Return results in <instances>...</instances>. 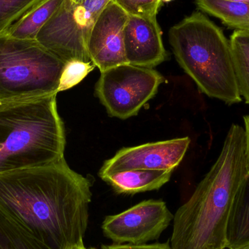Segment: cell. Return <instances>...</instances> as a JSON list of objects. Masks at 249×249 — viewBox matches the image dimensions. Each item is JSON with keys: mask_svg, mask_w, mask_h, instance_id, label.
<instances>
[{"mask_svg": "<svg viewBox=\"0 0 249 249\" xmlns=\"http://www.w3.org/2000/svg\"><path fill=\"white\" fill-rule=\"evenodd\" d=\"M92 183L58 162L0 174V212L51 249L84 244Z\"/></svg>", "mask_w": 249, "mask_h": 249, "instance_id": "6da1fadb", "label": "cell"}, {"mask_svg": "<svg viewBox=\"0 0 249 249\" xmlns=\"http://www.w3.org/2000/svg\"><path fill=\"white\" fill-rule=\"evenodd\" d=\"M249 174L245 128L229 129L216 162L174 216L171 249H225L230 211Z\"/></svg>", "mask_w": 249, "mask_h": 249, "instance_id": "7a4b0ae2", "label": "cell"}, {"mask_svg": "<svg viewBox=\"0 0 249 249\" xmlns=\"http://www.w3.org/2000/svg\"><path fill=\"white\" fill-rule=\"evenodd\" d=\"M56 96L0 99V174L64 158L65 132Z\"/></svg>", "mask_w": 249, "mask_h": 249, "instance_id": "3957f363", "label": "cell"}, {"mask_svg": "<svg viewBox=\"0 0 249 249\" xmlns=\"http://www.w3.org/2000/svg\"><path fill=\"white\" fill-rule=\"evenodd\" d=\"M169 42L181 68L209 97L241 102L231 42L210 19L196 12L174 25Z\"/></svg>", "mask_w": 249, "mask_h": 249, "instance_id": "277c9868", "label": "cell"}, {"mask_svg": "<svg viewBox=\"0 0 249 249\" xmlns=\"http://www.w3.org/2000/svg\"><path fill=\"white\" fill-rule=\"evenodd\" d=\"M65 64L36 40L0 33V99L58 94Z\"/></svg>", "mask_w": 249, "mask_h": 249, "instance_id": "5b68a950", "label": "cell"}, {"mask_svg": "<svg viewBox=\"0 0 249 249\" xmlns=\"http://www.w3.org/2000/svg\"><path fill=\"white\" fill-rule=\"evenodd\" d=\"M112 0H64L35 40L64 62L90 63L87 43L92 28Z\"/></svg>", "mask_w": 249, "mask_h": 249, "instance_id": "8992f818", "label": "cell"}, {"mask_svg": "<svg viewBox=\"0 0 249 249\" xmlns=\"http://www.w3.org/2000/svg\"><path fill=\"white\" fill-rule=\"evenodd\" d=\"M165 81L154 69L124 64L101 72L95 93L109 116L125 120L137 115Z\"/></svg>", "mask_w": 249, "mask_h": 249, "instance_id": "52a82bcc", "label": "cell"}, {"mask_svg": "<svg viewBox=\"0 0 249 249\" xmlns=\"http://www.w3.org/2000/svg\"><path fill=\"white\" fill-rule=\"evenodd\" d=\"M174 220L166 203L148 200L107 216L102 225L104 235L118 244H144L158 239Z\"/></svg>", "mask_w": 249, "mask_h": 249, "instance_id": "ba28073f", "label": "cell"}, {"mask_svg": "<svg viewBox=\"0 0 249 249\" xmlns=\"http://www.w3.org/2000/svg\"><path fill=\"white\" fill-rule=\"evenodd\" d=\"M189 137L123 148L101 168V178L127 171H172L182 161L190 144Z\"/></svg>", "mask_w": 249, "mask_h": 249, "instance_id": "9c48e42d", "label": "cell"}, {"mask_svg": "<svg viewBox=\"0 0 249 249\" xmlns=\"http://www.w3.org/2000/svg\"><path fill=\"white\" fill-rule=\"evenodd\" d=\"M128 14L114 0L96 19L87 43L91 62L101 72L127 64L124 55V32Z\"/></svg>", "mask_w": 249, "mask_h": 249, "instance_id": "30bf717a", "label": "cell"}, {"mask_svg": "<svg viewBox=\"0 0 249 249\" xmlns=\"http://www.w3.org/2000/svg\"><path fill=\"white\" fill-rule=\"evenodd\" d=\"M124 42L127 64L154 69L166 59L162 31L156 16L128 15Z\"/></svg>", "mask_w": 249, "mask_h": 249, "instance_id": "8fae6325", "label": "cell"}, {"mask_svg": "<svg viewBox=\"0 0 249 249\" xmlns=\"http://www.w3.org/2000/svg\"><path fill=\"white\" fill-rule=\"evenodd\" d=\"M172 171H127L102 178L119 194L134 195L158 190L169 181Z\"/></svg>", "mask_w": 249, "mask_h": 249, "instance_id": "7c38bea8", "label": "cell"}, {"mask_svg": "<svg viewBox=\"0 0 249 249\" xmlns=\"http://www.w3.org/2000/svg\"><path fill=\"white\" fill-rule=\"evenodd\" d=\"M249 244V174L232 202L226 229V249H238Z\"/></svg>", "mask_w": 249, "mask_h": 249, "instance_id": "4fadbf2b", "label": "cell"}, {"mask_svg": "<svg viewBox=\"0 0 249 249\" xmlns=\"http://www.w3.org/2000/svg\"><path fill=\"white\" fill-rule=\"evenodd\" d=\"M64 0H42L6 32L13 37L35 40L38 32L57 11Z\"/></svg>", "mask_w": 249, "mask_h": 249, "instance_id": "5bb4252c", "label": "cell"}, {"mask_svg": "<svg viewBox=\"0 0 249 249\" xmlns=\"http://www.w3.org/2000/svg\"><path fill=\"white\" fill-rule=\"evenodd\" d=\"M199 8L236 30L249 32V3L225 0H196Z\"/></svg>", "mask_w": 249, "mask_h": 249, "instance_id": "9a60e30c", "label": "cell"}, {"mask_svg": "<svg viewBox=\"0 0 249 249\" xmlns=\"http://www.w3.org/2000/svg\"><path fill=\"white\" fill-rule=\"evenodd\" d=\"M230 42L238 90L249 105V32L235 30Z\"/></svg>", "mask_w": 249, "mask_h": 249, "instance_id": "2e32d148", "label": "cell"}, {"mask_svg": "<svg viewBox=\"0 0 249 249\" xmlns=\"http://www.w3.org/2000/svg\"><path fill=\"white\" fill-rule=\"evenodd\" d=\"M0 249H51L0 212Z\"/></svg>", "mask_w": 249, "mask_h": 249, "instance_id": "e0dca14e", "label": "cell"}, {"mask_svg": "<svg viewBox=\"0 0 249 249\" xmlns=\"http://www.w3.org/2000/svg\"><path fill=\"white\" fill-rule=\"evenodd\" d=\"M42 0H0V33H4Z\"/></svg>", "mask_w": 249, "mask_h": 249, "instance_id": "ac0fdd59", "label": "cell"}, {"mask_svg": "<svg viewBox=\"0 0 249 249\" xmlns=\"http://www.w3.org/2000/svg\"><path fill=\"white\" fill-rule=\"evenodd\" d=\"M95 67L96 66L92 62L71 61L66 63L60 80L58 93L77 86Z\"/></svg>", "mask_w": 249, "mask_h": 249, "instance_id": "d6986e66", "label": "cell"}, {"mask_svg": "<svg viewBox=\"0 0 249 249\" xmlns=\"http://www.w3.org/2000/svg\"><path fill=\"white\" fill-rule=\"evenodd\" d=\"M130 16H156L163 0H114Z\"/></svg>", "mask_w": 249, "mask_h": 249, "instance_id": "ffe728a7", "label": "cell"}, {"mask_svg": "<svg viewBox=\"0 0 249 249\" xmlns=\"http://www.w3.org/2000/svg\"><path fill=\"white\" fill-rule=\"evenodd\" d=\"M102 249H171L169 244H118L103 246Z\"/></svg>", "mask_w": 249, "mask_h": 249, "instance_id": "44dd1931", "label": "cell"}, {"mask_svg": "<svg viewBox=\"0 0 249 249\" xmlns=\"http://www.w3.org/2000/svg\"><path fill=\"white\" fill-rule=\"evenodd\" d=\"M244 128L247 133V149H248V157L249 162V115L244 117Z\"/></svg>", "mask_w": 249, "mask_h": 249, "instance_id": "7402d4cb", "label": "cell"}, {"mask_svg": "<svg viewBox=\"0 0 249 249\" xmlns=\"http://www.w3.org/2000/svg\"><path fill=\"white\" fill-rule=\"evenodd\" d=\"M68 249H87L85 247L84 244H78V245L73 246Z\"/></svg>", "mask_w": 249, "mask_h": 249, "instance_id": "603a6c76", "label": "cell"}, {"mask_svg": "<svg viewBox=\"0 0 249 249\" xmlns=\"http://www.w3.org/2000/svg\"><path fill=\"white\" fill-rule=\"evenodd\" d=\"M225 1H233V2L249 3V0H225Z\"/></svg>", "mask_w": 249, "mask_h": 249, "instance_id": "cb8c5ba5", "label": "cell"}, {"mask_svg": "<svg viewBox=\"0 0 249 249\" xmlns=\"http://www.w3.org/2000/svg\"><path fill=\"white\" fill-rule=\"evenodd\" d=\"M238 249H249V245L245 246V247H242V248Z\"/></svg>", "mask_w": 249, "mask_h": 249, "instance_id": "d4e9b609", "label": "cell"}, {"mask_svg": "<svg viewBox=\"0 0 249 249\" xmlns=\"http://www.w3.org/2000/svg\"><path fill=\"white\" fill-rule=\"evenodd\" d=\"M171 1V0H163V1Z\"/></svg>", "mask_w": 249, "mask_h": 249, "instance_id": "484cf974", "label": "cell"}, {"mask_svg": "<svg viewBox=\"0 0 249 249\" xmlns=\"http://www.w3.org/2000/svg\"><path fill=\"white\" fill-rule=\"evenodd\" d=\"M75 1H81V0H75Z\"/></svg>", "mask_w": 249, "mask_h": 249, "instance_id": "4316f807", "label": "cell"}, {"mask_svg": "<svg viewBox=\"0 0 249 249\" xmlns=\"http://www.w3.org/2000/svg\"><path fill=\"white\" fill-rule=\"evenodd\" d=\"M94 249V248H91V249Z\"/></svg>", "mask_w": 249, "mask_h": 249, "instance_id": "83f0119b", "label": "cell"}]
</instances>
